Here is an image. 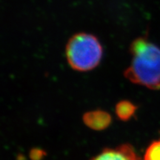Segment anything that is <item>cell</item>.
Segmentation results:
<instances>
[{
    "instance_id": "obj_1",
    "label": "cell",
    "mask_w": 160,
    "mask_h": 160,
    "mask_svg": "<svg viewBox=\"0 0 160 160\" xmlns=\"http://www.w3.org/2000/svg\"><path fill=\"white\" fill-rule=\"evenodd\" d=\"M132 59L124 75L131 82L151 90L160 89V48L147 37H139L130 46Z\"/></svg>"
},
{
    "instance_id": "obj_2",
    "label": "cell",
    "mask_w": 160,
    "mask_h": 160,
    "mask_svg": "<svg viewBox=\"0 0 160 160\" xmlns=\"http://www.w3.org/2000/svg\"><path fill=\"white\" fill-rule=\"evenodd\" d=\"M102 53L99 39L91 33H76L66 45V59L75 71H88L94 69L101 61Z\"/></svg>"
},
{
    "instance_id": "obj_3",
    "label": "cell",
    "mask_w": 160,
    "mask_h": 160,
    "mask_svg": "<svg viewBox=\"0 0 160 160\" xmlns=\"http://www.w3.org/2000/svg\"><path fill=\"white\" fill-rule=\"evenodd\" d=\"M91 160H139L134 148L123 144L114 148H105Z\"/></svg>"
},
{
    "instance_id": "obj_4",
    "label": "cell",
    "mask_w": 160,
    "mask_h": 160,
    "mask_svg": "<svg viewBox=\"0 0 160 160\" xmlns=\"http://www.w3.org/2000/svg\"><path fill=\"white\" fill-rule=\"evenodd\" d=\"M112 121L111 116L102 110L89 111L83 116V122L89 128L94 131H102L109 127Z\"/></svg>"
},
{
    "instance_id": "obj_5",
    "label": "cell",
    "mask_w": 160,
    "mask_h": 160,
    "mask_svg": "<svg viewBox=\"0 0 160 160\" xmlns=\"http://www.w3.org/2000/svg\"><path fill=\"white\" fill-rule=\"evenodd\" d=\"M137 111V106L131 102L123 100L117 103L116 106V114L119 119L128 121L134 115Z\"/></svg>"
},
{
    "instance_id": "obj_6",
    "label": "cell",
    "mask_w": 160,
    "mask_h": 160,
    "mask_svg": "<svg viewBox=\"0 0 160 160\" xmlns=\"http://www.w3.org/2000/svg\"><path fill=\"white\" fill-rule=\"evenodd\" d=\"M143 160H160V140L153 142L148 146Z\"/></svg>"
},
{
    "instance_id": "obj_7",
    "label": "cell",
    "mask_w": 160,
    "mask_h": 160,
    "mask_svg": "<svg viewBox=\"0 0 160 160\" xmlns=\"http://www.w3.org/2000/svg\"><path fill=\"white\" fill-rule=\"evenodd\" d=\"M45 156L46 152L40 148H33L30 152V158L31 160H42Z\"/></svg>"
}]
</instances>
